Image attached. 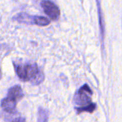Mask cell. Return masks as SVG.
<instances>
[{
    "instance_id": "cell-6",
    "label": "cell",
    "mask_w": 122,
    "mask_h": 122,
    "mask_svg": "<svg viewBox=\"0 0 122 122\" xmlns=\"http://www.w3.org/2000/svg\"><path fill=\"white\" fill-rule=\"evenodd\" d=\"M32 21L33 22L38 25V26H47L50 24V20L48 19L46 17L41 16H34L32 17Z\"/></svg>"
},
{
    "instance_id": "cell-9",
    "label": "cell",
    "mask_w": 122,
    "mask_h": 122,
    "mask_svg": "<svg viewBox=\"0 0 122 122\" xmlns=\"http://www.w3.org/2000/svg\"><path fill=\"white\" fill-rule=\"evenodd\" d=\"M1 76H2V74H1V67H0V79H1Z\"/></svg>"
},
{
    "instance_id": "cell-3",
    "label": "cell",
    "mask_w": 122,
    "mask_h": 122,
    "mask_svg": "<svg viewBox=\"0 0 122 122\" xmlns=\"http://www.w3.org/2000/svg\"><path fill=\"white\" fill-rule=\"evenodd\" d=\"M41 6L44 9L45 14L52 20H57L60 16V11L59 7L52 1L49 0L42 1Z\"/></svg>"
},
{
    "instance_id": "cell-7",
    "label": "cell",
    "mask_w": 122,
    "mask_h": 122,
    "mask_svg": "<svg viewBox=\"0 0 122 122\" xmlns=\"http://www.w3.org/2000/svg\"><path fill=\"white\" fill-rule=\"evenodd\" d=\"M96 109V104L94 103H92L89 105L85 106V107H80L76 108V111L78 112V113H81V112H93Z\"/></svg>"
},
{
    "instance_id": "cell-8",
    "label": "cell",
    "mask_w": 122,
    "mask_h": 122,
    "mask_svg": "<svg viewBox=\"0 0 122 122\" xmlns=\"http://www.w3.org/2000/svg\"><path fill=\"white\" fill-rule=\"evenodd\" d=\"M48 120V112L46 110L39 108V122H46Z\"/></svg>"
},
{
    "instance_id": "cell-4",
    "label": "cell",
    "mask_w": 122,
    "mask_h": 122,
    "mask_svg": "<svg viewBox=\"0 0 122 122\" xmlns=\"http://www.w3.org/2000/svg\"><path fill=\"white\" fill-rule=\"evenodd\" d=\"M18 101L11 98L9 96H7L4 98L1 103V108L4 111L9 114H14L16 112V104Z\"/></svg>"
},
{
    "instance_id": "cell-5",
    "label": "cell",
    "mask_w": 122,
    "mask_h": 122,
    "mask_svg": "<svg viewBox=\"0 0 122 122\" xmlns=\"http://www.w3.org/2000/svg\"><path fill=\"white\" fill-rule=\"evenodd\" d=\"M7 96H9L19 102L24 97V93L20 86L15 85L9 89Z\"/></svg>"
},
{
    "instance_id": "cell-2",
    "label": "cell",
    "mask_w": 122,
    "mask_h": 122,
    "mask_svg": "<svg viewBox=\"0 0 122 122\" xmlns=\"http://www.w3.org/2000/svg\"><path fill=\"white\" fill-rule=\"evenodd\" d=\"M92 92L87 84L82 86L76 93L74 101L76 105L85 107L92 104Z\"/></svg>"
},
{
    "instance_id": "cell-1",
    "label": "cell",
    "mask_w": 122,
    "mask_h": 122,
    "mask_svg": "<svg viewBox=\"0 0 122 122\" xmlns=\"http://www.w3.org/2000/svg\"><path fill=\"white\" fill-rule=\"evenodd\" d=\"M14 66L16 74L23 81H30L32 84L37 85L44 79V76L36 64H14Z\"/></svg>"
}]
</instances>
